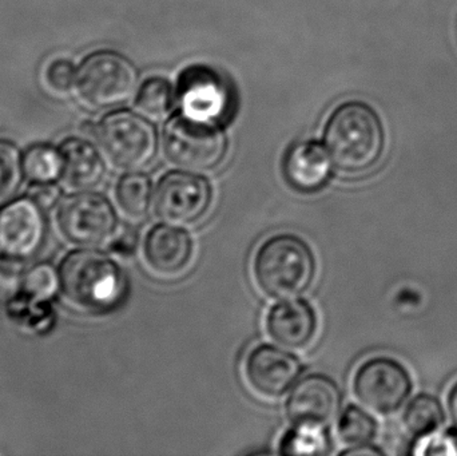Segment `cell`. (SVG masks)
I'll use <instances>...</instances> for the list:
<instances>
[{
    "label": "cell",
    "mask_w": 457,
    "mask_h": 456,
    "mask_svg": "<svg viewBox=\"0 0 457 456\" xmlns=\"http://www.w3.org/2000/svg\"><path fill=\"white\" fill-rule=\"evenodd\" d=\"M58 272L63 302L82 315H112L130 296V281L123 268L98 249L70 252Z\"/></svg>",
    "instance_id": "6da1fadb"
},
{
    "label": "cell",
    "mask_w": 457,
    "mask_h": 456,
    "mask_svg": "<svg viewBox=\"0 0 457 456\" xmlns=\"http://www.w3.org/2000/svg\"><path fill=\"white\" fill-rule=\"evenodd\" d=\"M255 286L269 299H295L306 294L317 275L313 249L295 233L266 238L253 257Z\"/></svg>",
    "instance_id": "7a4b0ae2"
},
{
    "label": "cell",
    "mask_w": 457,
    "mask_h": 456,
    "mask_svg": "<svg viewBox=\"0 0 457 456\" xmlns=\"http://www.w3.org/2000/svg\"><path fill=\"white\" fill-rule=\"evenodd\" d=\"M384 144L380 118L361 102L338 107L325 129V145L333 165L349 176L367 173L378 165Z\"/></svg>",
    "instance_id": "3957f363"
},
{
    "label": "cell",
    "mask_w": 457,
    "mask_h": 456,
    "mask_svg": "<svg viewBox=\"0 0 457 456\" xmlns=\"http://www.w3.org/2000/svg\"><path fill=\"white\" fill-rule=\"evenodd\" d=\"M137 86L136 67L114 51L90 54L77 69L78 93L96 109L120 106L136 94Z\"/></svg>",
    "instance_id": "277c9868"
},
{
    "label": "cell",
    "mask_w": 457,
    "mask_h": 456,
    "mask_svg": "<svg viewBox=\"0 0 457 456\" xmlns=\"http://www.w3.org/2000/svg\"><path fill=\"white\" fill-rule=\"evenodd\" d=\"M56 227L67 243L96 248L112 240L118 229L114 205L101 193L83 190L59 201Z\"/></svg>",
    "instance_id": "5b68a950"
},
{
    "label": "cell",
    "mask_w": 457,
    "mask_h": 456,
    "mask_svg": "<svg viewBox=\"0 0 457 456\" xmlns=\"http://www.w3.org/2000/svg\"><path fill=\"white\" fill-rule=\"evenodd\" d=\"M169 161L187 171H209L224 161L228 141L216 123L177 115L169 120L163 134Z\"/></svg>",
    "instance_id": "8992f818"
},
{
    "label": "cell",
    "mask_w": 457,
    "mask_h": 456,
    "mask_svg": "<svg viewBox=\"0 0 457 456\" xmlns=\"http://www.w3.org/2000/svg\"><path fill=\"white\" fill-rule=\"evenodd\" d=\"M96 139L110 162L125 170H139L157 155V131L136 112H110L96 126Z\"/></svg>",
    "instance_id": "52a82bcc"
},
{
    "label": "cell",
    "mask_w": 457,
    "mask_h": 456,
    "mask_svg": "<svg viewBox=\"0 0 457 456\" xmlns=\"http://www.w3.org/2000/svg\"><path fill=\"white\" fill-rule=\"evenodd\" d=\"M352 390L359 403L381 417L396 414L413 391L410 371L396 359L375 356L357 367Z\"/></svg>",
    "instance_id": "ba28073f"
},
{
    "label": "cell",
    "mask_w": 457,
    "mask_h": 456,
    "mask_svg": "<svg viewBox=\"0 0 457 456\" xmlns=\"http://www.w3.org/2000/svg\"><path fill=\"white\" fill-rule=\"evenodd\" d=\"M213 200L211 182L195 171L163 174L154 190L155 214L173 225H193L206 216Z\"/></svg>",
    "instance_id": "9c48e42d"
},
{
    "label": "cell",
    "mask_w": 457,
    "mask_h": 456,
    "mask_svg": "<svg viewBox=\"0 0 457 456\" xmlns=\"http://www.w3.org/2000/svg\"><path fill=\"white\" fill-rule=\"evenodd\" d=\"M45 211L29 195L4 203L0 208V256L29 262L40 253L48 232Z\"/></svg>",
    "instance_id": "30bf717a"
},
{
    "label": "cell",
    "mask_w": 457,
    "mask_h": 456,
    "mask_svg": "<svg viewBox=\"0 0 457 456\" xmlns=\"http://www.w3.org/2000/svg\"><path fill=\"white\" fill-rule=\"evenodd\" d=\"M303 366L293 353L271 344H258L247 352L244 377L253 393L278 399L297 383Z\"/></svg>",
    "instance_id": "8fae6325"
},
{
    "label": "cell",
    "mask_w": 457,
    "mask_h": 456,
    "mask_svg": "<svg viewBox=\"0 0 457 456\" xmlns=\"http://www.w3.org/2000/svg\"><path fill=\"white\" fill-rule=\"evenodd\" d=\"M343 394L335 380L324 374H311L295 383L285 403L293 425L327 427L340 415Z\"/></svg>",
    "instance_id": "7c38bea8"
},
{
    "label": "cell",
    "mask_w": 457,
    "mask_h": 456,
    "mask_svg": "<svg viewBox=\"0 0 457 456\" xmlns=\"http://www.w3.org/2000/svg\"><path fill=\"white\" fill-rule=\"evenodd\" d=\"M179 104L187 117L203 122L219 123L230 112V90L217 72L195 67L182 75L179 90Z\"/></svg>",
    "instance_id": "4fadbf2b"
},
{
    "label": "cell",
    "mask_w": 457,
    "mask_h": 456,
    "mask_svg": "<svg viewBox=\"0 0 457 456\" xmlns=\"http://www.w3.org/2000/svg\"><path fill=\"white\" fill-rule=\"evenodd\" d=\"M147 268L161 278H176L189 268L195 254L192 236L179 225L155 224L142 244Z\"/></svg>",
    "instance_id": "5bb4252c"
},
{
    "label": "cell",
    "mask_w": 457,
    "mask_h": 456,
    "mask_svg": "<svg viewBox=\"0 0 457 456\" xmlns=\"http://www.w3.org/2000/svg\"><path fill=\"white\" fill-rule=\"evenodd\" d=\"M268 336L287 350H305L319 329L316 310L306 300H281L269 310L265 319Z\"/></svg>",
    "instance_id": "9a60e30c"
},
{
    "label": "cell",
    "mask_w": 457,
    "mask_h": 456,
    "mask_svg": "<svg viewBox=\"0 0 457 456\" xmlns=\"http://www.w3.org/2000/svg\"><path fill=\"white\" fill-rule=\"evenodd\" d=\"M332 163L324 146L314 141L300 142L285 155V181L295 192L314 195L329 182Z\"/></svg>",
    "instance_id": "2e32d148"
},
{
    "label": "cell",
    "mask_w": 457,
    "mask_h": 456,
    "mask_svg": "<svg viewBox=\"0 0 457 456\" xmlns=\"http://www.w3.org/2000/svg\"><path fill=\"white\" fill-rule=\"evenodd\" d=\"M59 149L64 163L62 181L67 187L83 192L101 184L106 168L104 158L94 145L86 139L71 137L62 142Z\"/></svg>",
    "instance_id": "e0dca14e"
},
{
    "label": "cell",
    "mask_w": 457,
    "mask_h": 456,
    "mask_svg": "<svg viewBox=\"0 0 457 456\" xmlns=\"http://www.w3.org/2000/svg\"><path fill=\"white\" fill-rule=\"evenodd\" d=\"M115 200L129 219H145L154 200L152 179L137 170L123 174L115 187Z\"/></svg>",
    "instance_id": "ac0fdd59"
},
{
    "label": "cell",
    "mask_w": 457,
    "mask_h": 456,
    "mask_svg": "<svg viewBox=\"0 0 457 456\" xmlns=\"http://www.w3.org/2000/svg\"><path fill=\"white\" fill-rule=\"evenodd\" d=\"M5 313L13 323L37 335L50 334L56 324L51 302H37L19 291L8 300Z\"/></svg>",
    "instance_id": "d6986e66"
},
{
    "label": "cell",
    "mask_w": 457,
    "mask_h": 456,
    "mask_svg": "<svg viewBox=\"0 0 457 456\" xmlns=\"http://www.w3.org/2000/svg\"><path fill=\"white\" fill-rule=\"evenodd\" d=\"M445 422L442 402L431 394H419L408 403L403 415L405 430L420 438L439 431Z\"/></svg>",
    "instance_id": "ffe728a7"
},
{
    "label": "cell",
    "mask_w": 457,
    "mask_h": 456,
    "mask_svg": "<svg viewBox=\"0 0 457 456\" xmlns=\"http://www.w3.org/2000/svg\"><path fill=\"white\" fill-rule=\"evenodd\" d=\"M63 168L61 149L51 145H32L23 154L24 178L31 184H55Z\"/></svg>",
    "instance_id": "44dd1931"
},
{
    "label": "cell",
    "mask_w": 457,
    "mask_h": 456,
    "mask_svg": "<svg viewBox=\"0 0 457 456\" xmlns=\"http://www.w3.org/2000/svg\"><path fill=\"white\" fill-rule=\"evenodd\" d=\"M332 452V438L327 427L316 425H293L278 444L281 455H328Z\"/></svg>",
    "instance_id": "7402d4cb"
},
{
    "label": "cell",
    "mask_w": 457,
    "mask_h": 456,
    "mask_svg": "<svg viewBox=\"0 0 457 456\" xmlns=\"http://www.w3.org/2000/svg\"><path fill=\"white\" fill-rule=\"evenodd\" d=\"M338 438L346 446L368 444L378 435V422L372 415L360 409L356 404H349L337 419Z\"/></svg>",
    "instance_id": "603a6c76"
},
{
    "label": "cell",
    "mask_w": 457,
    "mask_h": 456,
    "mask_svg": "<svg viewBox=\"0 0 457 456\" xmlns=\"http://www.w3.org/2000/svg\"><path fill=\"white\" fill-rule=\"evenodd\" d=\"M19 292L37 302H51L61 292L58 269L50 262L27 268L21 276Z\"/></svg>",
    "instance_id": "cb8c5ba5"
},
{
    "label": "cell",
    "mask_w": 457,
    "mask_h": 456,
    "mask_svg": "<svg viewBox=\"0 0 457 456\" xmlns=\"http://www.w3.org/2000/svg\"><path fill=\"white\" fill-rule=\"evenodd\" d=\"M23 154L18 145L0 138V203L15 197L23 184Z\"/></svg>",
    "instance_id": "d4e9b609"
},
{
    "label": "cell",
    "mask_w": 457,
    "mask_h": 456,
    "mask_svg": "<svg viewBox=\"0 0 457 456\" xmlns=\"http://www.w3.org/2000/svg\"><path fill=\"white\" fill-rule=\"evenodd\" d=\"M173 104V87L161 78L146 80L137 96V107L150 120H162L171 112Z\"/></svg>",
    "instance_id": "484cf974"
},
{
    "label": "cell",
    "mask_w": 457,
    "mask_h": 456,
    "mask_svg": "<svg viewBox=\"0 0 457 456\" xmlns=\"http://www.w3.org/2000/svg\"><path fill=\"white\" fill-rule=\"evenodd\" d=\"M412 455L423 456H457V430H448L445 433L429 434L416 439L410 450Z\"/></svg>",
    "instance_id": "4316f807"
},
{
    "label": "cell",
    "mask_w": 457,
    "mask_h": 456,
    "mask_svg": "<svg viewBox=\"0 0 457 456\" xmlns=\"http://www.w3.org/2000/svg\"><path fill=\"white\" fill-rule=\"evenodd\" d=\"M45 79L55 93L69 94L77 87V69L69 59L55 58L46 67Z\"/></svg>",
    "instance_id": "83f0119b"
},
{
    "label": "cell",
    "mask_w": 457,
    "mask_h": 456,
    "mask_svg": "<svg viewBox=\"0 0 457 456\" xmlns=\"http://www.w3.org/2000/svg\"><path fill=\"white\" fill-rule=\"evenodd\" d=\"M27 195L43 209L54 208L61 200V190L55 184H31Z\"/></svg>",
    "instance_id": "f1b7e54d"
},
{
    "label": "cell",
    "mask_w": 457,
    "mask_h": 456,
    "mask_svg": "<svg viewBox=\"0 0 457 456\" xmlns=\"http://www.w3.org/2000/svg\"><path fill=\"white\" fill-rule=\"evenodd\" d=\"M27 270V262L11 259V257L0 256V278L4 280H16L21 278Z\"/></svg>",
    "instance_id": "f546056e"
},
{
    "label": "cell",
    "mask_w": 457,
    "mask_h": 456,
    "mask_svg": "<svg viewBox=\"0 0 457 456\" xmlns=\"http://www.w3.org/2000/svg\"><path fill=\"white\" fill-rule=\"evenodd\" d=\"M340 455L344 456H383L384 452L372 444H361V446L349 447L344 450Z\"/></svg>",
    "instance_id": "4dcf8cb0"
},
{
    "label": "cell",
    "mask_w": 457,
    "mask_h": 456,
    "mask_svg": "<svg viewBox=\"0 0 457 456\" xmlns=\"http://www.w3.org/2000/svg\"><path fill=\"white\" fill-rule=\"evenodd\" d=\"M447 410L451 420H453V426H455L457 430V382L448 391Z\"/></svg>",
    "instance_id": "1f68e13d"
}]
</instances>
